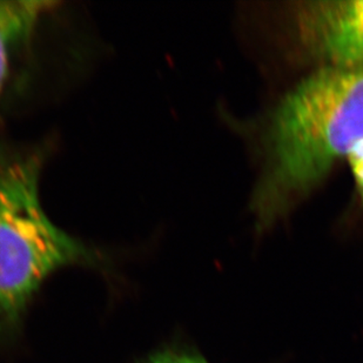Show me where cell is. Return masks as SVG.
I'll return each instance as SVG.
<instances>
[{"instance_id": "obj_1", "label": "cell", "mask_w": 363, "mask_h": 363, "mask_svg": "<svg viewBox=\"0 0 363 363\" xmlns=\"http://www.w3.org/2000/svg\"><path fill=\"white\" fill-rule=\"evenodd\" d=\"M363 139V69L325 66L279 103L267 138V166L254 196L262 226L319 185Z\"/></svg>"}, {"instance_id": "obj_2", "label": "cell", "mask_w": 363, "mask_h": 363, "mask_svg": "<svg viewBox=\"0 0 363 363\" xmlns=\"http://www.w3.org/2000/svg\"><path fill=\"white\" fill-rule=\"evenodd\" d=\"M45 150L0 151V335L17 332L45 280L96 254L45 213L39 182Z\"/></svg>"}, {"instance_id": "obj_3", "label": "cell", "mask_w": 363, "mask_h": 363, "mask_svg": "<svg viewBox=\"0 0 363 363\" xmlns=\"http://www.w3.org/2000/svg\"><path fill=\"white\" fill-rule=\"evenodd\" d=\"M295 21L303 45L327 66L363 69V0L301 3Z\"/></svg>"}, {"instance_id": "obj_4", "label": "cell", "mask_w": 363, "mask_h": 363, "mask_svg": "<svg viewBox=\"0 0 363 363\" xmlns=\"http://www.w3.org/2000/svg\"><path fill=\"white\" fill-rule=\"evenodd\" d=\"M48 1H0V93L10 71L11 55L31 38Z\"/></svg>"}, {"instance_id": "obj_5", "label": "cell", "mask_w": 363, "mask_h": 363, "mask_svg": "<svg viewBox=\"0 0 363 363\" xmlns=\"http://www.w3.org/2000/svg\"><path fill=\"white\" fill-rule=\"evenodd\" d=\"M145 363H208L193 350H166L155 354Z\"/></svg>"}, {"instance_id": "obj_6", "label": "cell", "mask_w": 363, "mask_h": 363, "mask_svg": "<svg viewBox=\"0 0 363 363\" xmlns=\"http://www.w3.org/2000/svg\"><path fill=\"white\" fill-rule=\"evenodd\" d=\"M347 159H348L350 171L353 173L357 193L363 202V139L357 141V144L350 148L347 155Z\"/></svg>"}]
</instances>
